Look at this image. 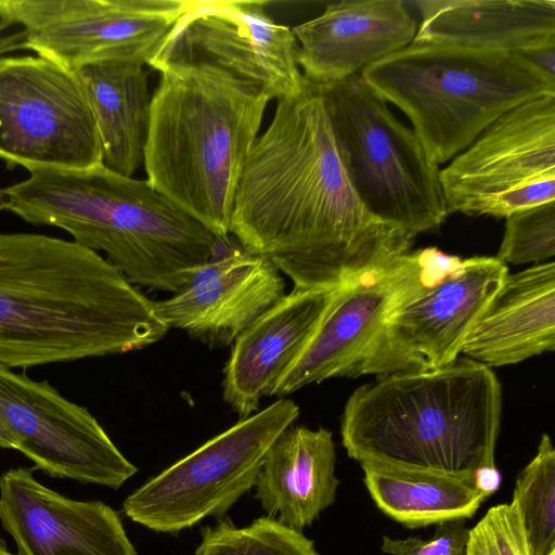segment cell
I'll return each mask as SVG.
<instances>
[{"mask_svg": "<svg viewBox=\"0 0 555 555\" xmlns=\"http://www.w3.org/2000/svg\"><path fill=\"white\" fill-rule=\"evenodd\" d=\"M230 235L302 291L337 288L412 245L360 201L324 93L306 79L300 92L276 101L270 125L247 155Z\"/></svg>", "mask_w": 555, "mask_h": 555, "instance_id": "6da1fadb", "label": "cell"}, {"mask_svg": "<svg viewBox=\"0 0 555 555\" xmlns=\"http://www.w3.org/2000/svg\"><path fill=\"white\" fill-rule=\"evenodd\" d=\"M555 348V263L507 273L467 335L461 353L488 367Z\"/></svg>", "mask_w": 555, "mask_h": 555, "instance_id": "ffe728a7", "label": "cell"}, {"mask_svg": "<svg viewBox=\"0 0 555 555\" xmlns=\"http://www.w3.org/2000/svg\"><path fill=\"white\" fill-rule=\"evenodd\" d=\"M5 202H7V195H5V192L3 189V190H0V210L4 209Z\"/></svg>", "mask_w": 555, "mask_h": 555, "instance_id": "e575fe53", "label": "cell"}, {"mask_svg": "<svg viewBox=\"0 0 555 555\" xmlns=\"http://www.w3.org/2000/svg\"><path fill=\"white\" fill-rule=\"evenodd\" d=\"M531 555H555V450L543 434L516 479L513 501Z\"/></svg>", "mask_w": 555, "mask_h": 555, "instance_id": "d4e9b609", "label": "cell"}, {"mask_svg": "<svg viewBox=\"0 0 555 555\" xmlns=\"http://www.w3.org/2000/svg\"><path fill=\"white\" fill-rule=\"evenodd\" d=\"M462 258L436 247L409 251L340 285L313 335L271 396L349 377L384 321L408 295L454 271Z\"/></svg>", "mask_w": 555, "mask_h": 555, "instance_id": "4fadbf2b", "label": "cell"}, {"mask_svg": "<svg viewBox=\"0 0 555 555\" xmlns=\"http://www.w3.org/2000/svg\"><path fill=\"white\" fill-rule=\"evenodd\" d=\"M466 555H531L513 503L489 508L468 530Z\"/></svg>", "mask_w": 555, "mask_h": 555, "instance_id": "83f0119b", "label": "cell"}, {"mask_svg": "<svg viewBox=\"0 0 555 555\" xmlns=\"http://www.w3.org/2000/svg\"><path fill=\"white\" fill-rule=\"evenodd\" d=\"M21 49H25V35L22 30L10 36L0 35V54Z\"/></svg>", "mask_w": 555, "mask_h": 555, "instance_id": "1f68e13d", "label": "cell"}, {"mask_svg": "<svg viewBox=\"0 0 555 555\" xmlns=\"http://www.w3.org/2000/svg\"><path fill=\"white\" fill-rule=\"evenodd\" d=\"M361 468L376 506L411 529L470 518L487 499L474 478L371 465Z\"/></svg>", "mask_w": 555, "mask_h": 555, "instance_id": "cb8c5ba5", "label": "cell"}, {"mask_svg": "<svg viewBox=\"0 0 555 555\" xmlns=\"http://www.w3.org/2000/svg\"><path fill=\"white\" fill-rule=\"evenodd\" d=\"M143 166L160 194L228 241L237 183L270 101L206 63L156 64Z\"/></svg>", "mask_w": 555, "mask_h": 555, "instance_id": "5b68a950", "label": "cell"}, {"mask_svg": "<svg viewBox=\"0 0 555 555\" xmlns=\"http://www.w3.org/2000/svg\"><path fill=\"white\" fill-rule=\"evenodd\" d=\"M540 69L543 74L555 79V44L533 48L521 52H516Z\"/></svg>", "mask_w": 555, "mask_h": 555, "instance_id": "f546056e", "label": "cell"}, {"mask_svg": "<svg viewBox=\"0 0 555 555\" xmlns=\"http://www.w3.org/2000/svg\"><path fill=\"white\" fill-rule=\"evenodd\" d=\"M190 0H0V31L69 70L96 60L151 66Z\"/></svg>", "mask_w": 555, "mask_h": 555, "instance_id": "8fae6325", "label": "cell"}, {"mask_svg": "<svg viewBox=\"0 0 555 555\" xmlns=\"http://www.w3.org/2000/svg\"><path fill=\"white\" fill-rule=\"evenodd\" d=\"M0 448L2 449H16V441L13 435L5 427L3 422L0 420Z\"/></svg>", "mask_w": 555, "mask_h": 555, "instance_id": "d6a6232c", "label": "cell"}, {"mask_svg": "<svg viewBox=\"0 0 555 555\" xmlns=\"http://www.w3.org/2000/svg\"><path fill=\"white\" fill-rule=\"evenodd\" d=\"M474 483L486 498L493 494L501 485V475L495 464L483 465L474 473Z\"/></svg>", "mask_w": 555, "mask_h": 555, "instance_id": "4dcf8cb0", "label": "cell"}, {"mask_svg": "<svg viewBox=\"0 0 555 555\" xmlns=\"http://www.w3.org/2000/svg\"><path fill=\"white\" fill-rule=\"evenodd\" d=\"M0 159L26 169L101 165L96 124L72 70L41 56L0 57Z\"/></svg>", "mask_w": 555, "mask_h": 555, "instance_id": "30bf717a", "label": "cell"}, {"mask_svg": "<svg viewBox=\"0 0 555 555\" xmlns=\"http://www.w3.org/2000/svg\"><path fill=\"white\" fill-rule=\"evenodd\" d=\"M260 0H190L152 63H206L260 86L270 100L300 92L298 43Z\"/></svg>", "mask_w": 555, "mask_h": 555, "instance_id": "9a60e30c", "label": "cell"}, {"mask_svg": "<svg viewBox=\"0 0 555 555\" xmlns=\"http://www.w3.org/2000/svg\"><path fill=\"white\" fill-rule=\"evenodd\" d=\"M508 273L495 257L475 256L403 298L349 377L444 366L463 344Z\"/></svg>", "mask_w": 555, "mask_h": 555, "instance_id": "7c38bea8", "label": "cell"}, {"mask_svg": "<svg viewBox=\"0 0 555 555\" xmlns=\"http://www.w3.org/2000/svg\"><path fill=\"white\" fill-rule=\"evenodd\" d=\"M501 416L492 369L457 358L358 387L345 404L340 435L360 465L474 478L477 468L494 464Z\"/></svg>", "mask_w": 555, "mask_h": 555, "instance_id": "277c9868", "label": "cell"}, {"mask_svg": "<svg viewBox=\"0 0 555 555\" xmlns=\"http://www.w3.org/2000/svg\"><path fill=\"white\" fill-rule=\"evenodd\" d=\"M341 157L365 208L412 240L450 215L440 169L415 132L359 74L320 87Z\"/></svg>", "mask_w": 555, "mask_h": 555, "instance_id": "52a82bcc", "label": "cell"}, {"mask_svg": "<svg viewBox=\"0 0 555 555\" xmlns=\"http://www.w3.org/2000/svg\"><path fill=\"white\" fill-rule=\"evenodd\" d=\"M0 555H18V554H13V553H11V552L7 548L5 544H4L2 541H0Z\"/></svg>", "mask_w": 555, "mask_h": 555, "instance_id": "836d02e7", "label": "cell"}, {"mask_svg": "<svg viewBox=\"0 0 555 555\" xmlns=\"http://www.w3.org/2000/svg\"><path fill=\"white\" fill-rule=\"evenodd\" d=\"M299 416V406L280 398L241 418L190 454L144 482L122 503L133 522L177 533L206 517L221 518L255 487L269 448Z\"/></svg>", "mask_w": 555, "mask_h": 555, "instance_id": "ba28073f", "label": "cell"}, {"mask_svg": "<svg viewBox=\"0 0 555 555\" xmlns=\"http://www.w3.org/2000/svg\"><path fill=\"white\" fill-rule=\"evenodd\" d=\"M360 75L409 117L437 165L513 107L555 95V79L511 51L411 43Z\"/></svg>", "mask_w": 555, "mask_h": 555, "instance_id": "8992f818", "label": "cell"}, {"mask_svg": "<svg viewBox=\"0 0 555 555\" xmlns=\"http://www.w3.org/2000/svg\"><path fill=\"white\" fill-rule=\"evenodd\" d=\"M292 30L304 78L326 87L410 46L417 23L400 0H343Z\"/></svg>", "mask_w": 555, "mask_h": 555, "instance_id": "ac0fdd59", "label": "cell"}, {"mask_svg": "<svg viewBox=\"0 0 555 555\" xmlns=\"http://www.w3.org/2000/svg\"><path fill=\"white\" fill-rule=\"evenodd\" d=\"M4 189V209L57 227L100 254L133 285L176 293L216 256L220 238L147 180L102 165L83 170L28 168Z\"/></svg>", "mask_w": 555, "mask_h": 555, "instance_id": "3957f363", "label": "cell"}, {"mask_svg": "<svg viewBox=\"0 0 555 555\" xmlns=\"http://www.w3.org/2000/svg\"><path fill=\"white\" fill-rule=\"evenodd\" d=\"M468 530L465 519H453L437 525L430 539L383 537L382 552L388 555H466Z\"/></svg>", "mask_w": 555, "mask_h": 555, "instance_id": "f1b7e54d", "label": "cell"}, {"mask_svg": "<svg viewBox=\"0 0 555 555\" xmlns=\"http://www.w3.org/2000/svg\"><path fill=\"white\" fill-rule=\"evenodd\" d=\"M284 295L279 269L242 248L195 268L179 291L154 301V308L168 328L224 347Z\"/></svg>", "mask_w": 555, "mask_h": 555, "instance_id": "e0dca14e", "label": "cell"}, {"mask_svg": "<svg viewBox=\"0 0 555 555\" xmlns=\"http://www.w3.org/2000/svg\"><path fill=\"white\" fill-rule=\"evenodd\" d=\"M92 111L102 149L101 165L133 177L144 163L152 95L149 70L126 60H96L72 70Z\"/></svg>", "mask_w": 555, "mask_h": 555, "instance_id": "603a6c76", "label": "cell"}, {"mask_svg": "<svg viewBox=\"0 0 555 555\" xmlns=\"http://www.w3.org/2000/svg\"><path fill=\"white\" fill-rule=\"evenodd\" d=\"M0 522L18 555H137L117 511L46 487L33 468L0 476Z\"/></svg>", "mask_w": 555, "mask_h": 555, "instance_id": "2e32d148", "label": "cell"}, {"mask_svg": "<svg viewBox=\"0 0 555 555\" xmlns=\"http://www.w3.org/2000/svg\"><path fill=\"white\" fill-rule=\"evenodd\" d=\"M0 420L15 450L52 477L118 489L138 472L87 408L1 365Z\"/></svg>", "mask_w": 555, "mask_h": 555, "instance_id": "5bb4252c", "label": "cell"}, {"mask_svg": "<svg viewBox=\"0 0 555 555\" xmlns=\"http://www.w3.org/2000/svg\"><path fill=\"white\" fill-rule=\"evenodd\" d=\"M422 21L412 43L521 52L555 44V1H415Z\"/></svg>", "mask_w": 555, "mask_h": 555, "instance_id": "44dd1931", "label": "cell"}, {"mask_svg": "<svg viewBox=\"0 0 555 555\" xmlns=\"http://www.w3.org/2000/svg\"><path fill=\"white\" fill-rule=\"evenodd\" d=\"M335 444L325 428H286L264 455L255 483L267 516L301 531L336 500Z\"/></svg>", "mask_w": 555, "mask_h": 555, "instance_id": "7402d4cb", "label": "cell"}, {"mask_svg": "<svg viewBox=\"0 0 555 555\" xmlns=\"http://www.w3.org/2000/svg\"><path fill=\"white\" fill-rule=\"evenodd\" d=\"M99 253L36 233H0V365L12 369L143 349L168 332Z\"/></svg>", "mask_w": 555, "mask_h": 555, "instance_id": "7a4b0ae2", "label": "cell"}, {"mask_svg": "<svg viewBox=\"0 0 555 555\" xmlns=\"http://www.w3.org/2000/svg\"><path fill=\"white\" fill-rule=\"evenodd\" d=\"M337 288H293L234 340L223 371L222 397L241 418L255 413L263 396H271L313 335Z\"/></svg>", "mask_w": 555, "mask_h": 555, "instance_id": "d6986e66", "label": "cell"}, {"mask_svg": "<svg viewBox=\"0 0 555 555\" xmlns=\"http://www.w3.org/2000/svg\"><path fill=\"white\" fill-rule=\"evenodd\" d=\"M495 258L504 263H541L555 255V201L508 215Z\"/></svg>", "mask_w": 555, "mask_h": 555, "instance_id": "4316f807", "label": "cell"}, {"mask_svg": "<svg viewBox=\"0 0 555 555\" xmlns=\"http://www.w3.org/2000/svg\"><path fill=\"white\" fill-rule=\"evenodd\" d=\"M449 214L506 218L555 201V95L521 103L440 170Z\"/></svg>", "mask_w": 555, "mask_h": 555, "instance_id": "9c48e42d", "label": "cell"}, {"mask_svg": "<svg viewBox=\"0 0 555 555\" xmlns=\"http://www.w3.org/2000/svg\"><path fill=\"white\" fill-rule=\"evenodd\" d=\"M201 535L195 555H319L312 540L271 516L245 527L221 519L202 529Z\"/></svg>", "mask_w": 555, "mask_h": 555, "instance_id": "484cf974", "label": "cell"}]
</instances>
